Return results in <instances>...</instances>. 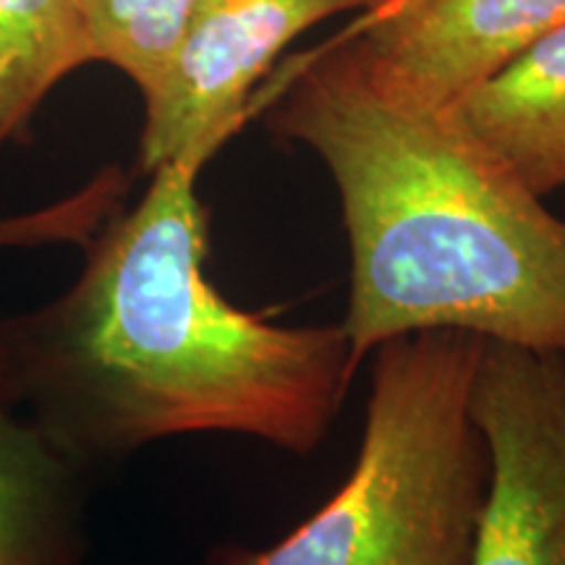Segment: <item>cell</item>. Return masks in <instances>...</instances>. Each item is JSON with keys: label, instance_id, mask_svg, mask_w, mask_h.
Segmentation results:
<instances>
[{"label": "cell", "instance_id": "cell-3", "mask_svg": "<svg viewBox=\"0 0 565 565\" xmlns=\"http://www.w3.org/2000/svg\"><path fill=\"white\" fill-rule=\"evenodd\" d=\"M479 349L461 330L377 345L349 479L280 542L221 547L207 565H469L490 471L471 416Z\"/></svg>", "mask_w": 565, "mask_h": 565}, {"label": "cell", "instance_id": "cell-5", "mask_svg": "<svg viewBox=\"0 0 565 565\" xmlns=\"http://www.w3.org/2000/svg\"><path fill=\"white\" fill-rule=\"evenodd\" d=\"M380 0H200L168 66L141 95V171L202 168L252 116V89L278 53L333 13Z\"/></svg>", "mask_w": 565, "mask_h": 565}, {"label": "cell", "instance_id": "cell-8", "mask_svg": "<svg viewBox=\"0 0 565 565\" xmlns=\"http://www.w3.org/2000/svg\"><path fill=\"white\" fill-rule=\"evenodd\" d=\"M82 563V469L0 383V565Z\"/></svg>", "mask_w": 565, "mask_h": 565}, {"label": "cell", "instance_id": "cell-1", "mask_svg": "<svg viewBox=\"0 0 565 565\" xmlns=\"http://www.w3.org/2000/svg\"><path fill=\"white\" fill-rule=\"evenodd\" d=\"M200 173L152 171L68 291L0 320V383L82 471L196 433L312 454L349 395L359 366L341 324L267 322L212 286Z\"/></svg>", "mask_w": 565, "mask_h": 565}, {"label": "cell", "instance_id": "cell-4", "mask_svg": "<svg viewBox=\"0 0 565 565\" xmlns=\"http://www.w3.org/2000/svg\"><path fill=\"white\" fill-rule=\"evenodd\" d=\"M471 416L490 471L469 565H565V356L482 341Z\"/></svg>", "mask_w": 565, "mask_h": 565}, {"label": "cell", "instance_id": "cell-7", "mask_svg": "<svg viewBox=\"0 0 565 565\" xmlns=\"http://www.w3.org/2000/svg\"><path fill=\"white\" fill-rule=\"evenodd\" d=\"M450 108L542 200L565 189V24Z\"/></svg>", "mask_w": 565, "mask_h": 565}, {"label": "cell", "instance_id": "cell-11", "mask_svg": "<svg viewBox=\"0 0 565 565\" xmlns=\"http://www.w3.org/2000/svg\"><path fill=\"white\" fill-rule=\"evenodd\" d=\"M124 171L105 168L95 179L38 210L0 217V249H32V246L79 244L87 246L97 231L116 215L124 200Z\"/></svg>", "mask_w": 565, "mask_h": 565}, {"label": "cell", "instance_id": "cell-6", "mask_svg": "<svg viewBox=\"0 0 565 565\" xmlns=\"http://www.w3.org/2000/svg\"><path fill=\"white\" fill-rule=\"evenodd\" d=\"M565 24V0H380L356 61L408 97L450 108Z\"/></svg>", "mask_w": 565, "mask_h": 565}, {"label": "cell", "instance_id": "cell-10", "mask_svg": "<svg viewBox=\"0 0 565 565\" xmlns=\"http://www.w3.org/2000/svg\"><path fill=\"white\" fill-rule=\"evenodd\" d=\"M200 0H79L92 58L108 63L145 95L168 66Z\"/></svg>", "mask_w": 565, "mask_h": 565}, {"label": "cell", "instance_id": "cell-2", "mask_svg": "<svg viewBox=\"0 0 565 565\" xmlns=\"http://www.w3.org/2000/svg\"><path fill=\"white\" fill-rule=\"evenodd\" d=\"M278 131L324 162L341 196L353 364L427 330L565 356V217L454 108L387 87L345 51L303 71Z\"/></svg>", "mask_w": 565, "mask_h": 565}, {"label": "cell", "instance_id": "cell-9", "mask_svg": "<svg viewBox=\"0 0 565 565\" xmlns=\"http://www.w3.org/2000/svg\"><path fill=\"white\" fill-rule=\"evenodd\" d=\"M87 63L95 58L79 0H0V150Z\"/></svg>", "mask_w": 565, "mask_h": 565}]
</instances>
